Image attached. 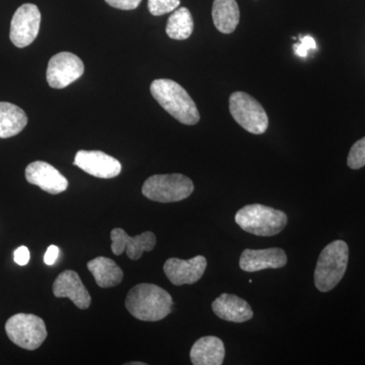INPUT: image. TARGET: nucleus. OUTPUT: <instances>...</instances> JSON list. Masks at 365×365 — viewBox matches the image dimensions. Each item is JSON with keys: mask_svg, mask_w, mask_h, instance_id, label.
Wrapping results in <instances>:
<instances>
[{"mask_svg": "<svg viewBox=\"0 0 365 365\" xmlns=\"http://www.w3.org/2000/svg\"><path fill=\"white\" fill-rule=\"evenodd\" d=\"M172 297L167 290L150 284L141 283L132 288L127 294L125 307L137 319L144 322L162 321L172 313Z\"/></svg>", "mask_w": 365, "mask_h": 365, "instance_id": "nucleus-1", "label": "nucleus"}, {"mask_svg": "<svg viewBox=\"0 0 365 365\" xmlns=\"http://www.w3.org/2000/svg\"><path fill=\"white\" fill-rule=\"evenodd\" d=\"M150 93L163 109L180 123L195 125L200 120V114L193 98L176 81L155 79L150 85Z\"/></svg>", "mask_w": 365, "mask_h": 365, "instance_id": "nucleus-2", "label": "nucleus"}, {"mask_svg": "<svg viewBox=\"0 0 365 365\" xmlns=\"http://www.w3.org/2000/svg\"><path fill=\"white\" fill-rule=\"evenodd\" d=\"M349 260V248L344 241L332 242L319 255L314 270V285L321 292H328L342 280Z\"/></svg>", "mask_w": 365, "mask_h": 365, "instance_id": "nucleus-3", "label": "nucleus"}, {"mask_svg": "<svg viewBox=\"0 0 365 365\" xmlns=\"http://www.w3.org/2000/svg\"><path fill=\"white\" fill-rule=\"evenodd\" d=\"M235 220L244 232L258 237L278 235L287 225V215L283 211L261 204L244 206L237 211Z\"/></svg>", "mask_w": 365, "mask_h": 365, "instance_id": "nucleus-4", "label": "nucleus"}, {"mask_svg": "<svg viewBox=\"0 0 365 365\" xmlns=\"http://www.w3.org/2000/svg\"><path fill=\"white\" fill-rule=\"evenodd\" d=\"M193 191V182L182 174L153 175L143 186V194L146 198L160 203L184 200Z\"/></svg>", "mask_w": 365, "mask_h": 365, "instance_id": "nucleus-5", "label": "nucleus"}, {"mask_svg": "<svg viewBox=\"0 0 365 365\" xmlns=\"http://www.w3.org/2000/svg\"><path fill=\"white\" fill-rule=\"evenodd\" d=\"M230 112L237 124L250 133L260 135L267 131V113L249 93L244 91L232 93L230 97Z\"/></svg>", "mask_w": 365, "mask_h": 365, "instance_id": "nucleus-6", "label": "nucleus"}, {"mask_svg": "<svg viewBox=\"0 0 365 365\" xmlns=\"http://www.w3.org/2000/svg\"><path fill=\"white\" fill-rule=\"evenodd\" d=\"M7 337L19 347L36 350L47 337V329L40 317L32 314H14L6 324Z\"/></svg>", "mask_w": 365, "mask_h": 365, "instance_id": "nucleus-7", "label": "nucleus"}, {"mask_svg": "<svg viewBox=\"0 0 365 365\" xmlns=\"http://www.w3.org/2000/svg\"><path fill=\"white\" fill-rule=\"evenodd\" d=\"M85 72L83 62L71 52H60L50 59L47 67V81L56 90L66 88L81 78Z\"/></svg>", "mask_w": 365, "mask_h": 365, "instance_id": "nucleus-8", "label": "nucleus"}, {"mask_svg": "<svg viewBox=\"0 0 365 365\" xmlns=\"http://www.w3.org/2000/svg\"><path fill=\"white\" fill-rule=\"evenodd\" d=\"M41 13L37 6L25 4L16 9L11 24V38L18 48L28 47L32 44L39 34Z\"/></svg>", "mask_w": 365, "mask_h": 365, "instance_id": "nucleus-9", "label": "nucleus"}, {"mask_svg": "<svg viewBox=\"0 0 365 365\" xmlns=\"http://www.w3.org/2000/svg\"><path fill=\"white\" fill-rule=\"evenodd\" d=\"M73 165L100 179H113L121 173V163L116 158L98 150H79Z\"/></svg>", "mask_w": 365, "mask_h": 365, "instance_id": "nucleus-10", "label": "nucleus"}, {"mask_svg": "<svg viewBox=\"0 0 365 365\" xmlns=\"http://www.w3.org/2000/svg\"><path fill=\"white\" fill-rule=\"evenodd\" d=\"M113 254L120 256L126 252L131 260H139L144 252H150L157 245V237L151 232L130 237L122 228H114L111 232Z\"/></svg>", "mask_w": 365, "mask_h": 365, "instance_id": "nucleus-11", "label": "nucleus"}, {"mask_svg": "<svg viewBox=\"0 0 365 365\" xmlns=\"http://www.w3.org/2000/svg\"><path fill=\"white\" fill-rule=\"evenodd\" d=\"M207 260L203 256H196L190 260L170 258L163 265V271L170 282L177 287L194 284L205 272Z\"/></svg>", "mask_w": 365, "mask_h": 365, "instance_id": "nucleus-12", "label": "nucleus"}, {"mask_svg": "<svg viewBox=\"0 0 365 365\" xmlns=\"http://www.w3.org/2000/svg\"><path fill=\"white\" fill-rule=\"evenodd\" d=\"M26 179L43 191L52 195L62 193L68 187V181L58 170L46 162H34L26 167Z\"/></svg>", "mask_w": 365, "mask_h": 365, "instance_id": "nucleus-13", "label": "nucleus"}, {"mask_svg": "<svg viewBox=\"0 0 365 365\" xmlns=\"http://www.w3.org/2000/svg\"><path fill=\"white\" fill-rule=\"evenodd\" d=\"M53 294L59 299L67 297L81 309H88L91 306V295L76 271L60 273L53 284Z\"/></svg>", "mask_w": 365, "mask_h": 365, "instance_id": "nucleus-14", "label": "nucleus"}, {"mask_svg": "<svg viewBox=\"0 0 365 365\" xmlns=\"http://www.w3.org/2000/svg\"><path fill=\"white\" fill-rule=\"evenodd\" d=\"M287 253L280 248L245 250L240 258V267L245 272H258L265 269L284 267Z\"/></svg>", "mask_w": 365, "mask_h": 365, "instance_id": "nucleus-15", "label": "nucleus"}, {"mask_svg": "<svg viewBox=\"0 0 365 365\" xmlns=\"http://www.w3.org/2000/svg\"><path fill=\"white\" fill-rule=\"evenodd\" d=\"M212 309L218 318L234 323H245L254 317L248 302L235 294L220 295L212 302Z\"/></svg>", "mask_w": 365, "mask_h": 365, "instance_id": "nucleus-16", "label": "nucleus"}, {"mask_svg": "<svg viewBox=\"0 0 365 365\" xmlns=\"http://www.w3.org/2000/svg\"><path fill=\"white\" fill-rule=\"evenodd\" d=\"M225 356V344L215 336H206L197 340L190 352V359L194 365H222Z\"/></svg>", "mask_w": 365, "mask_h": 365, "instance_id": "nucleus-17", "label": "nucleus"}, {"mask_svg": "<svg viewBox=\"0 0 365 365\" xmlns=\"http://www.w3.org/2000/svg\"><path fill=\"white\" fill-rule=\"evenodd\" d=\"M88 269L93 274L98 287L102 288L116 287L123 279V271L107 257L93 259L88 262Z\"/></svg>", "mask_w": 365, "mask_h": 365, "instance_id": "nucleus-18", "label": "nucleus"}, {"mask_svg": "<svg viewBox=\"0 0 365 365\" xmlns=\"http://www.w3.org/2000/svg\"><path fill=\"white\" fill-rule=\"evenodd\" d=\"M28 124V116L18 106L0 102V138L18 135Z\"/></svg>", "mask_w": 365, "mask_h": 365, "instance_id": "nucleus-19", "label": "nucleus"}, {"mask_svg": "<svg viewBox=\"0 0 365 365\" xmlns=\"http://www.w3.org/2000/svg\"><path fill=\"white\" fill-rule=\"evenodd\" d=\"M240 9L237 0H215L212 19L215 28L222 34L235 32L240 23Z\"/></svg>", "mask_w": 365, "mask_h": 365, "instance_id": "nucleus-20", "label": "nucleus"}, {"mask_svg": "<svg viewBox=\"0 0 365 365\" xmlns=\"http://www.w3.org/2000/svg\"><path fill=\"white\" fill-rule=\"evenodd\" d=\"M194 30L193 16L186 7H178L168 20L165 32L173 40H186Z\"/></svg>", "mask_w": 365, "mask_h": 365, "instance_id": "nucleus-21", "label": "nucleus"}, {"mask_svg": "<svg viewBox=\"0 0 365 365\" xmlns=\"http://www.w3.org/2000/svg\"><path fill=\"white\" fill-rule=\"evenodd\" d=\"M347 165L350 169L359 170L365 165V137L353 144L348 155Z\"/></svg>", "mask_w": 365, "mask_h": 365, "instance_id": "nucleus-22", "label": "nucleus"}, {"mask_svg": "<svg viewBox=\"0 0 365 365\" xmlns=\"http://www.w3.org/2000/svg\"><path fill=\"white\" fill-rule=\"evenodd\" d=\"M180 4V0H148V6L153 16H160L176 11Z\"/></svg>", "mask_w": 365, "mask_h": 365, "instance_id": "nucleus-23", "label": "nucleus"}, {"mask_svg": "<svg viewBox=\"0 0 365 365\" xmlns=\"http://www.w3.org/2000/svg\"><path fill=\"white\" fill-rule=\"evenodd\" d=\"M294 49L297 56L307 58L309 51L317 49V43L311 36H304V37H300V42L294 46Z\"/></svg>", "mask_w": 365, "mask_h": 365, "instance_id": "nucleus-24", "label": "nucleus"}, {"mask_svg": "<svg viewBox=\"0 0 365 365\" xmlns=\"http://www.w3.org/2000/svg\"><path fill=\"white\" fill-rule=\"evenodd\" d=\"M110 6L122 11H132L138 7L143 0H105Z\"/></svg>", "mask_w": 365, "mask_h": 365, "instance_id": "nucleus-25", "label": "nucleus"}, {"mask_svg": "<svg viewBox=\"0 0 365 365\" xmlns=\"http://www.w3.org/2000/svg\"><path fill=\"white\" fill-rule=\"evenodd\" d=\"M14 262H16L18 265L26 266V264L30 262V251H29V249L26 248V247L21 246L20 248H18L14 251Z\"/></svg>", "mask_w": 365, "mask_h": 365, "instance_id": "nucleus-26", "label": "nucleus"}, {"mask_svg": "<svg viewBox=\"0 0 365 365\" xmlns=\"http://www.w3.org/2000/svg\"><path fill=\"white\" fill-rule=\"evenodd\" d=\"M58 247L52 245V246H50L49 248L47 249V251H46L44 256L45 264H47V265H53V264L57 261V259H58Z\"/></svg>", "mask_w": 365, "mask_h": 365, "instance_id": "nucleus-27", "label": "nucleus"}, {"mask_svg": "<svg viewBox=\"0 0 365 365\" xmlns=\"http://www.w3.org/2000/svg\"><path fill=\"white\" fill-rule=\"evenodd\" d=\"M130 365H145L144 362H130V364H127Z\"/></svg>", "mask_w": 365, "mask_h": 365, "instance_id": "nucleus-28", "label": "nucleus"}]
</instances>
